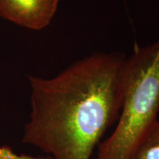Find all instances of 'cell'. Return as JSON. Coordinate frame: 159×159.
<instances>
[{
  "label": "cell",
  "mask_w": 159,
  "mask_h": 159,
  "mask_svg": "<svg viewBox=\"0 0 159 159\" xmlns=\"http://www.w3.org/2000/svg\"><path fill=\"white\" fill-rule=\"evenodd\" d=\"M125 60L97 52L52 78L29 75L31 112L22 142L52 159H91L120 115Z\"/></svg>",
  "instance_id": "6da1fadb"
},
{
  "label": "cell",
  "mask_w": 159,
  "mask_h": 159,
  "mask_svg": "<svg viewBox=\"0 0 159 159\" xmlns=\"http://www.w3.org/2000/svg\"><path fill=\"white\" fill-rule=\"evenodd\" d=\"M159 112V40L136 45L123 69V102L113 134L99 146L97 159H130Z\"/></svg>",
  "instance_id": "7a4b0ae2"
},
{
  "label": "cell",
  "mask_w": 159,
  "mask_h": 159,
  "mask_svg": "<svg viewBox=\"0 0 159 159\" xmlns=\"http://www.w3.org/2000/svg\"><path fill=\"white\" fill-rule=\"evenodd\" d=\"M60 0H0V18L33 30L51 23Z\"/></svg>",
  "instance_id": "3957f363"
},
{
  "label": "cell",
  "mask_w": 159,
  "mask_h": 159,
  "mask_svg": "<svg viewBox=\"0 0 159 159\" xmlns=\"http://www.w3.org/2000/svg\"><path fill=\"white\" fill-rule=\"evenodd\" d=\"M130 159H159V122L151 126Z\"/></svg>",
  "instance_id": "277c9868"
},
{
  "label": "cell",
  "mask_w": 159,
  "mask_h": 159,
  "mask_svg": "<svg viewBox=\"0 0 159 159\" xmlns=\"http://www.w3.org/2000/svg\"><path fill=\"white\" fill-rule=\"evenodd\" d=\"M0 159H52L48 157H34L27 155H18L8 147H0Z\"/></svg>",
  "instance_id": "5b68a950"
}]
</instances>
